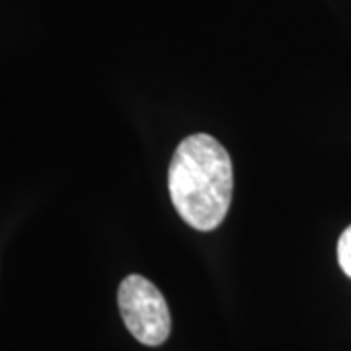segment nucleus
<instances>
[{
	"label": "nucleus",
	"instance_id": "f257e3e1",
	"mask_svg": "<svg viewBox=\"0 0 351 351\" xmlns=\"http://www.w3.org/2000/svg\"><path fill=\"white\" fill-rule=\"evenodd\" d=\"M232 162L211 135L186 137L168 170V191L178 215L191 228L209 232L225 221L232 201Z\"/></svg>",
	"mask_w": 351,
	"mask_h": 351
},
{
	"label": "nucleus",
	"instance_id": "f03ea898",
	"mask_svg": "<svg viewBox=\"0 0 351 351\" xmlns=\"http://www.w3.org/2000/svg\"><path fill=\"white\" fill-rule=\"evenodd\" d=\"M117 304L127 330L141 343L156 348L168 339L172 330L170 308L147 277H125L117 291Z\"/></svg>",
	"mask_w": 351,
	"mask_h": 351
},
{
	"label": "nucleus",
	"instance_id": "7ed1b4c3",
	"mask_svg": "<svg viewBox=\"0 0 351 351\" xmlns=\"http://www.w3.org/2000/svg\"><path fill=\"white\" fill-rule=\"evenodd\" d=\"M338 262L343 274L351 277V226H348L338 242Z\"/></svg>",
	"mask_w": 351,
	"mask_h": 351
}]
</instances>
